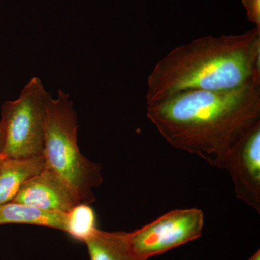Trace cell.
<instances>
[{"label":"cell","mask_w":260,"mask_h":260,"mask_svg":"<svg viewBox=\"0 0 260 260\" xmlns=\"http://www.w3.org/2000/svg\"><path fill=\"white\" fill-rule=\"evenodd\" d=\"M69 95L59 90L57 97L49 95L44 135L46 168L57 174L78 195L90 204L95 200L93 188L103 182L100 164L80 153L78 145V121Z\"/></svg>","instance_id":"cell-3"},{"label":"cell","mask_w":260,"mask_h":260,"mask_svg":"<svg viewBox=\"0 0 260 260\" xmlns=\"http://www.w3.org/2000/svg\"><path fill=\"white\" fill-rule=\"evenodd\" d=\"M45 158L4 159L0 167V205L13 202L25 181L44 170Z\"/></svg>","instance_id":"cell-8"},{"label":"cell","mask_w":260,"mask_h":260,"mask_svg":"<svg viewBox=\"0 0 260 260\" xmlns=\"http://www.w3.org/2000/svg\"><path fill=\"white\" fill-rule=\"evenodd\" d=\"M13 202L65 213L82 203L61 178L46 167L24 183Z\"/></svg>","instance_id":"cell-7"},{"label":"cell","mask_w":260,"mask_h":260,"mask_svg":"<svg viewBox=\"0 0 260 260\" xmlns=\"http://www.w3.org/2000/svg\"><path fill=\"white\" fill-rule=\"evenodd\" d=\"M248 20L260 28V0H242Z\"/></svg>","instance_id":"cell-12"},{"label":"cell","mask_w":260,"mask_h":260,"mask_svg":"<svg viewBox=\"0 0 260 260\" xmlns=\"http://www.w3.org/2000/svg\"><path fill=\"white\" fill-rule=\"evenodd\" d=\"M260 80V28L207 36L174 48L147 80V106L191 90H232Z\"/></svg>","instance_id":"cell-2"},{"label":"cell","mask_w":260,"mask_h":260,"mask_svg":"<svg viewBox=\"0 0 260 260\" xmlns=\"http://www.w3.org/2000/svg\"><path fill=\"white\" fill-rule=\"evenodd\" d=\"M246 260H260V249H258L252 256Z\"/></svg>","instance_id":"cell-14"},{"label":"cell","mask_w":260,"mask_h":260,"mask_svg":"<svg viewBox=\"0 0 260 260\" xmlns=\"http://www.w3.org/2000/svg\"><path fill=\"white\" fill-rule=\"evenodd\" d=\"M146 116L174 148L223 169L232 145L260 120V80L232 90L178 93L147 106Z\"/></svg>","instance_id":"cell-1"},{"label":"cell","mask_w":260,"mask_h":260,"mask_svg":"<svg viewBox=\"0 0 260 260\" xmlns=\"http://www.w3.org/2000/svg\"><path fill=\"white\" fill-rule=\"evenodd\" d=\"M5 158V157L2 154H0V167H1L2 164H3Z\"/></svg>","instance_id":"cell-15"},{"label":"cell","mask_w":260,"mask_h":260,"mask_svg":"<svg viewBox=\"0 0 260 260\" xmlns=\"http://www.w3.org/2000/svg\"><path fill=\"white\" fill-rule=\"evenodd\" d=\"M42 80L34 77L20 96L2 106L5 132L2 155L6 158H32L44 155L48 98Z\"/></svg>","instance_id":"cell-4"},{"label":"cell","mask_w":260,"mask_h":260,"mask_svg":"<svg viewBox=\"0 0 260 260\" xmlns=\"http://www.w3.org/2000/svg\"><path fill=\"white\" fill-rule=\"evenodd\" d=\"M5 144V132L3 129V124H2L1 121H0V154L3 151V147Z\"/></svg>","instance_id":"cell-13"},{"label":"cell","mask_w":260,"mask_h":260,"mask_svg":"<svg viewBox=\"0 0 260 260\" xmlns=\"http://www.w3.org/2000/svg\"><path fill=\"white\" fill-rule=\"evenodd\" d=\"M236 196L260 213V120L239 136L228 152L223 168Z\"/></svg>","instance_id":"cell-6"},{"label":"cell","mask_w":260,"mask_h":260,"mask_svg":"<svg viewBox=\"0 0 260 260\" xmlns=\"http://www.w3.org/2000/svg\"><path fill=\"white\" fill-rule=\"evenodd\" d=\"M96 229L95 214L88 204L80 203L67 213L65 232L77 240L85 242Z\"/></svg>","instance_id":"cell-11"},{"label":"cell","mask_w":260,"mask_h":260,"mask_svg":"<svg viewBox=\"0 0 260 260\" xmlns=\"http://www.w3.org/2000/svg\"><path fill=\"white\" fill-rule=\"evenodd\" d=\"M25 223L66 230L67 213L10 202L0 205V225Z\"/></svg>","instance_id":"cell-9"},{"label":"cell","mask_w":260,"mask_h":260,"mask_svg":"<svg viewBox=\"0 0 260 260\" xmlns=\"http://www.w3.org/2000/svg\"><path fill=\"white\" fill-rule=\"evenodd\" d=\"M204 223L201 210H174L134 232L126 233V239L135 255L148 260L198 239L203 234Z\"/></svg>","instance_id":"cell-5"},{"label":"cell","mask_w":260,"mask_h":260,"mask_svg":"<svg viewBox=\"0 0 260 260\" xmlns=\"http://www.w3.org/2000/svg\"><path fill=\"white\" fill-rule=\"evenodd\" d=\"M90 260H144L132 251L126 233L96 230L85 241Z\"/></svg>","instance_id":"cell-10"}]
</instances>
